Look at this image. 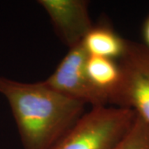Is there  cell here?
Here are the masks:
<instances>
[{
  "label": "cell",
  "mask_w": 149,
  "mask_h": 149,
  "mask_svg": "<svg viewBox=\"0 0 149 149\" xmlns=\"http://www.w3.org/2000/svg\"><path fill=\"white\" fill-rule=\"evenodd\" d=\"M86 72L92 85L113 104L122 81V71L118 61L89 56Z\"/></svg>",
  "instance_id": "8992f818"
},
{
  "label": "cell",
  "mask_w": 149,
  "mask_h": 149,
  "mask_svg": "<svg viewBox=\"0 0 149 149\" xmlns=\"http://www.w3.org/2000/svg\"><path fill=\"white\" fill-rule=\"evenodd\" d=\"M111 149H149V125L136 114L128 133Z\"/></svg>",
  "instance_id": "ba28073f"
},
{
  "label": "cell",
  "mask_w": 149,
  "mask_h": 149,
  "mask_svg": "<svg viewBox=\"0 0 149 149\" xmlns=\"http://www.w3.org/2000/svg\"><path fill=\"white\" fill-rule=\"evenodd\" d=\"M88 53L82 43L69 48L56 70L44 82L54 90L91 108L109 106V102L92 85L86 72Z\"/></svg>",
  "instance_id": "277c9868"
},
{
  "label": "cell",
  "mask_w": 149,
  "mask_h": 149,
  "mask_svg": "<svg viewBox=\"0 0 149 149\" xmlns=\"http://www.w3.org/2000/svg\"><path fill=\"white\" fill-rule=\"evenodd\" d=\"M128 40L123 38L112 27L100 24L87 33L82 44L89 56L118 61L125 52Z\"/></svg>",
  "instance_id": "52a82bcc"
},
{
  "label": "cell",
  "mask_w": 149,
  "mask_h": 149,
  "mask_svg": "<svg viewBox=\"0 0 149 149\" xmlns=\"http://www.w3.org/2000/svg\"><path fill=\"white\" fill-rule=\"evenodd\" d=\"M118 63L122 81L113 105L133 110L149 125V49L128 41Z\"/></svg>",
  "instance_id": "3957f363"
},
{
  "label": "cell",
  "mask_w": 149,
  "mask_h": 149,
  "mask_svg": "<svg viewBox=\"0 0 149 149\" xmlns=\"http://www.w3.org/2000/svg\"><path fill=\"white\" fill-rule=\"evenodd\" d=\"M136 113L115 106L91 108L51 149H111L133 125Z\"/></svg>",
  "instance_id": "7a4b0ae2"
},
{
  "label": "cell",
  "mask_w": 149,
  "mask_h": 149,
  "mask_svg": "<svg viewBox=\"0 0 149 149\" xmlns=\"http://www.w3.org/2000/svg\"><path fill=\"white\" fill-rule=\"evenodd\" d=\"M143 44L149 49V16L145 19L143 26Z\"/></svg>",
  "instance_id": "9c48e42d"
},
{
  "label": "cell",
  "mask_w": 149,
  "mask_h": 149,
  "mask_svg": "<svg viewBox=\"0 0 149 149\" xmlns=\"http://www.w3.org/2000/svg\"><path fill=\"white\" fill-rule=\"evenodd\" d=\"M0 94L10 107L23 149H51L85 113V104L44 80L30 83L0 76Z\"/></svg>",
  "instance_id": "6da1fadb"
},
{
  "label": "cell",
  "mask_w": 149,
  "mask_h": 149,
  "mask_svg": "<svg viewBox=\"0 0 149 149\" xmlns=\"http://www.w3.org/2000/svg\"><path fill=\"white\" fill-rule=\"evenodd\" d=\"M57 36L69 48L82 43L93 27L89 2L85 0H39Z\"/></svg>",
  "instance_id": "5b68a950"
}]
</instances>
